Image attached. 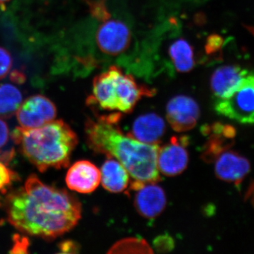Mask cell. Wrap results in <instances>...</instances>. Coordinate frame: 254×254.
Listing matches in <instances>:
<instances>
[{
	"mask_svg": "<svg viewBox=\"0 0 254 254\" xmlns=\"http://www.w3.org/2000/svg\"><path fill=\"white\" fill-rule=\"evenodd\" d=\"M199 116V106L190 97L177 95L167 105V120L175 131L185 132L194 128Z\"/></svg>",
	"mask_w": 254,
	"mask_h": 254,
	"instance_id": "10",
	"label": "cell"
},
{
	"mask_svg": "<svg viewBox=\"0 0 254 254\" xmlns=\"http://www.w3.org/2000/svg\"><path fill=\"white\" fill-rule=\"evenodd\" d=\"M165 131L163 119L155 113H148L136 119L132 125L130 135L137 141L158 144Z\"/></svg>",
	"mask_w": 254,
	"mask_h": 254,
	"instance_id": "14",
	"label": "cell"
},
{
	"mask_svg": "<svg viewBox=\"0 0 254 254\" xmlns=\"http://www.w3.org/2000/svg\"><path fill=\"white\" fill-rule=\"evenodd\" d=\"M250 71L238 65L220 66L210 78V88L215 100L228 96Z\"/></svg>",
	"mask_w": 254,
	"mask_h": 254,
	"instance_id": "13",
	"label": "cell"
},
{
	"mask_svg": "<svg viewBox=\"0 0 254 254\" xmlns=\"http://www.w3.org/2000/svg\"><path fill=\"white\" fill-rule=\"evenodd\" d=\"M153 246L159 252H168L173 250L175 243L171 237L165 235L157 237L153 242Z\"/></svg>",
	"mask_w": 254,
	"mask_h": 254,
	"instance_id": "24",
	"label": "cell"
},
{
	"mask_svg": "<svg viewBox=\"0 0 254 254\" xmlns=\"http://www.w3.org/2000/svg\"><path fill=\"white\" fill-rule=\"evenodd\" d=\"M11 138L25 158L41 173L50 168H66L78 141L72 128L61 120L38 128L16 127Z\"/></svg>",
	"mask_w": 254,
	"mask_h": 254,
	"instance_id": "3",
	"label": "cell"
},
{
	"mask_svg": "<svg viewBox=\"0 0 254 254\" xmlns=\"http://www.w3.org/2000/svg\"><path fill=\"white\" fill-rule=\"evenodd\" d=\"M151 247L141 238L125 239L115 244L108 253H153Z\"/></svg>",
	"mask_w": 254,
	"mask_h": 254,
	"instance_id": "18",
	"label": "cell"
},
{
	"mask_svg": "<svg viewBox=\"0 0 254 254\" xmlns=\"http://www.w3.org/2000/svg\"><path fill=\"white\" fill-rule=\"evenodd\" d=\"M189 139L187 136H174L170 143L159 149L158 168L165 176L180 175L186 170L189 163L187 150Z\"/></svg>",
	"mask_w": 254,
	"mask_h": 254,
	"instance_id": "9",
	"label": "cell"
},
{
	"mask_svg": "<svg viewBox=\"0 0 254 254\" xmlns=\"http://www.w3.org/2000/svg\"><path fill=\"white\" fill-rule=\"evenodd\" d=\"M87 2L89 5L90 11L93 17L103 22L110 19L111 14L108 11L106 0H87Z\"/></svg>",
	"mask_w": 254,
	"mask_h": 254,
	"instance_id": "20",
	"label": "cell"
},
{
	"mask_svg": "<svg viewBox=\"0 0 254 254\" xmlns=\"http://www.w3.org/2000/svg\"><path fill=\"white\" fill-rule=\"evenodd\" d=\"M204 18L205 17H203V14H198L195 16V22L197 24H202L203 21H204Z\"/></svg>",
	"mask_w": 254,
	"mask_h": 254,
	"instance_id": "28",
	"label": "cell"
},
{
	"mask_svg": "<svg viewBox=\"0 0 254 254\" xmlns=\"http://www.w3.org/2000/svg\"><path fill=\"white\" fill-rule=\"evenodd\" d=\"M16 113L21 127L35 128L55 120L57 109L49 98L42 95H36L21 103Z\"/></svg>",
	"mask_w": 254,
	"mask_h": 254,
	"instance_id": "7",
	"label": "cell"
},
{
	"mask_svg": "<svg viewBox=\"0 0 254 254\" xmlns=\"http://www.w3.org/2000/svg\"><path fill=\"white\" fill-rule=\"evenodd\" d=\"M60 254H78L79 252V245L71 240H65L60 242L58 245Z\"/></svg>",
	"mask_w": 254,
	"mask_h": 254,
	"instance_id": "25",
	"label": "cell"
},
{
	"mask_svg": "<svg viewBox=\"0 0 254 254\" xmlns=\"http://www.w3.org/2000/svg\"><path fill=\"white\" fill-rule=\"evenodd\" d=\"M169 55L179 72H189L194 67L193 48L186 40L180 38L173 42L169 48Z\"/></svg>",
	"mask_w": 254,
	"mask_h": 254,
	"instance_id": "16",
	"label": "cell"
},
{
	"mask_svg": "<svg viewBox=\"0 0 254 254\" xmlns=\"http://www.w3.org/2000/svg\"><path fill=\"white\" fill-rule=\"evenodd\" d=\"M29 246V240L27 237L16 234L13 237V246L10 253L28 254Z\"/></svg>",
	"mask_w": 254,
	"mask_h": 254,
	"instance_id": "23",
	"label": "cell"
},
{
	"mask_svg": "<svg viewBox=\"0 0 254 254\" xmlns=\"http://www.w3.org/2000/svg\"><path fill=\"white\" fill-rule=\"evenodd\" d=\"M100 182L105 190L112 193H120L129 185V174L118 160L111 157L103 163L100 171Z\"/></svg>",
	"mask_w": 254,
	"mask_h": 254,
	"instance_id": "15",
	"label": "cell"
},
{
	"mask_svg": "<svg viewBox=\"0 0 254 254\" xmlns=\"http://www.w3.org/2000/svg\"><path fill=\"white\" fill-rule=\"evenodd\" d=\"M217 156L215 173L222 181L237 184L250 173V162L235 152H222Z\"/></svg>",
	"mask_w": 254,
	"mask_h": 254,
	"instance_id": "12",
	"label": "cell"
},
{
	"mask_svg": "<svg viewBox=\"0 0 254 254\" xmlns=\"http://www.w3.org/2000/svg\"><path fill=\"white\" fill-rule=\"evenodd\" d=\"M130 190L133 192L135 208L141 216L154 219L163 213L167 204L166 195L156 183L133 180Z\"/></svg>",
	"mask_w": 254,
	"mask_h": 254,
	"instance_id": "6",
	"label": "cell"
},
{
	"mask_svg": "<svg viewBox=\"0 0 254 254\" xmlns=\"http://www.w3.org/2000/svg\"><path fill=\"white\" fill-rule=\"evenodd\" d=\"M9 141V129L7 124L0 119V161L8 165L14 158L15 151L13 147L8 146Z\"/></svg>",
	"mask_w": 254,
	"mask_h": 254,
	"instance_id": "19",
	"label": "cell"
},
{
	"mask_svg": "<svg viewBox=\"0 0 254 254\" xmlns=\"http://www.w3.org/2000/svg\"><path fill=\"white\" fill-rule=\"evenodd\" d=\"M215 111L245 125L254 124V73L249 72L226 98L215 100Z\"/></svg>",
	"mask_w": 254,
	"mask_h": 254,
	"instance_id": "4",
	"label": "cell"
},
{
	"mask_svg": "<svg viewBox=\"0 0 254 254\" xmlns=\"http://www.w3.org/2000/svg\"><path fill=\"white\" fill-rule=\"evenodd\" d=\"M22 103V93L9 83L0 84V118H9Z\"/></svg>",
	"mask_w": 254,
	"mask_h": 254,
	"instance_id": "17",
	"label": "cell"
},
{
	"mask_svg": "<svg viewBox=\"0 0 254 254\" xmlns=\"http://www.w3.org/2000/svg\"><path fill=\"white\" fill-rule=\"evenodd\" d=\"M10 0H0V7L1 9H5V5H6V3L9 2Z\"/></svg>",
	"mask_w": 254,
	"mask_h": 254,
	"instance_id": "29",
	"label": "cell"
},
{
	"mask_svg": "<svg viewBox=\"0 0 254 254\" xmlns=\"http://www.w3.org/2000/svg\"><path fill=\"white\" fill-rule=\"evenodd\" d=\"M8 222L18 231L44 240L64 235L81 218V205L72 193L49 186L31 175L24 186L2 201Z\"/></svg>",
	"mask_w": 254,
	"mask_h": 254,
	"instance_id": "1",
	"label": "cell"
},
{
	"mask_svg": "<svg viewBox=\"0 0 254 254\" xmlns=\"http://www.w3.org/2000/svg\"><path fill=\"white\" fill-rule=\"evenodd\" d=\"M222 40L220 36L217 35H212L208 37L205 44V51L207 54H212L218 50L221 46Z\"/></svg>",
	"mask_w": 254,
	"mask_h": 254,
	"instance_id": "26",
	"label": "cell"
},
{
	"mask_svg": "<svg viewBox=\"0 0 254 254\" xmlns=\"http://www.w3.org/2000/svg\"><path fill=\"white\" fill-rule=\"evenodd\" d=\"M112 73L110 111L131 113L143 97H152L156 93L153 88L140 85L131 74H125L117 66L110 67Z\"/></svg>",
	"mask_w": 254,
	"mask_h": 254,
	"instance_id": "5",
	"label": "cell"
},
{
	"mask_svg": "<svg viewBox=\"0 0 254 254\" xmlns=\"http://www.w3.org/2000/svg\"><path fill=\"white\" fill-rule=\"evenodd\" d=\"M11 55L4 48L0 47V80L7 75L12 66Z\"/></svg>",
	"mask_w": 254,
	"mask_h": 254,
	"instance_id": "22",
	"label": "cell"
},
{
	"mask_svg": "<svg viewBox=\"0 0 254 254\" xmlns=\"http://www.w3.org/2000/svg\"><path fill=\"white\" fill-rule=\"evenodd\" d=\"M18 175L10 170L7 165L0 161V191L6 192L7 189L17 180Z\"/></svg>",
	"mask_w": 254,
	"mask_h": 254,
	"instance_id": "21",
	"label": "cell"
},
{
	"mask_svg": "<svg viewBox=\"0 0 254 254\" xmlns=\"http://www.w3.org/2000/svg\"><path fill=\"white\" fill-rule=\"evenodd\" d=\"M10 79L15 83L17 84H22L26 81V77L24 73L19 70H14L11 73H10Z\"/></svg>",
	"mask_w": 254,
	"mask_h": 254,
	"instance_id": "27",
	"label": "cell"
},
{
	"mask_svg": "<svg viewBox=\"0 0 254 254\" xmlns=\"http://www.w3.org/2000/svg\"><path fill=\"white\" fill-rule=\"evenodd\" d=\"M131 41V33L126 23L120 20H108L100 25L96 43L100 51L110 56L125 53Z\"/></svg>",
	"mask_w": 254,
	"mask_h": 254,
	"instance_id": "8",
	"label": "cell"
},
{
	"mask_svg": "<svg viewBox=\"0 0 254 254\" xmlns=\"http://www.w3.org/2000/svg\"><path fill=\"white\" fill-rule=\"evenodd\" d=\"M100 179V171L94 164L88 160H80L68 169L66 184L71 190L90 193L99 186Z\"/></svg>",
	"mask_w": 254,
	"mask_h": 254,
	"instance_id": "11",
	"label": "cell"
},
{
	"mask_svg": "<svg viewBox=\"0 0 254 254\" xmlns=\"http://www.w3.org/2000/svg\"><path fill=\"white\" fill-rule=\"evenodd\" d=\"M120 113L88 119L85 134L88 147L95 153L116 158L135 181L160 180L158 168V144H148L125 134L119 127Z\"/></svg>",
	"mask_w": 254,
	"mask_h": 254,
	"instance_id": "2",
	"label": "cell"
}]
</instances>
